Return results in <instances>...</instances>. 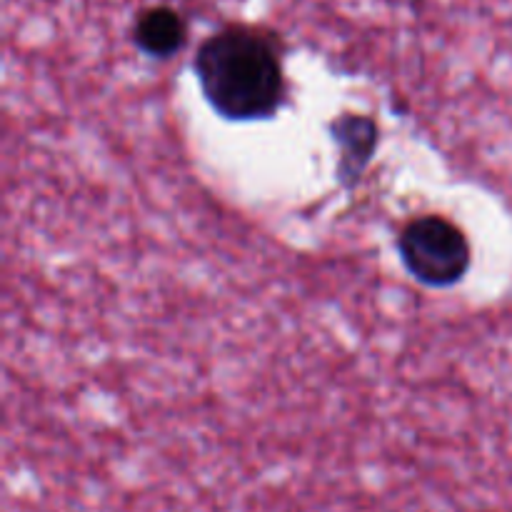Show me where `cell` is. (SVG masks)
I'll use <instances>...</instances> for the list:
<instances>
[{
    "label": "cell",
    "instance_id": "7a4b0ae2",
    "mask_svg": "<svg viewBox=\"0 0 512 512\" xmlns=\"http://www.w3.org/2000/svg\"><path fill=\"white\" fill-rule=\"evenodd\" d=\"M398 255L415 283L435 290L463 283L473 265V248L465 230L438 213L418 215L403 225Z\"/></svg>",
    "mask_w": 512,
    "mask_h": 512
},
{
    "label": "cell",
    "instance_id": "3957f363",
    "mask_svg": "<svg viewBox=\"0 0 512 512\" xmlns=\"http://www.w3.org/2000/svg\"><path fill=\"white\" fill-rule=\"evenodd\" d=\"M330 138L338 148L335 178L343 190H355L363 180L365 170L373 163L380 143L378 120L365 113H343L330 120Z\"/></svg>",
    "mask_w": 512,
    "mask_h": 512
},
{
    "label": "cell",
    "instance_id": "277c9868",
    "mask_svg": "<svg viewBox=\"0 0 512 512\" xmlns=\"http://www.w3.org/2000/svg\"><path fill=\"white\" fill-rule=\"evenodd\" d=\"M130 35L143 55L168 60L185 48L190 28L185 15L173 5H150L135 15Z\"/></svg>",
    "mask_w": 512,
    "mask_h": 512
},
{
    "label": "cell",
    "instance_id": "6da1fadb",
    "mask_svg": "<svg viewBox=\"0 0 512 512\" xmlns=\"http://www.w3.org/2000/svg\"><path fill=\"white\" fill-rule=\"evenodd\" d=\"M193 73L205 103L228 123H263L288 105L283 45L263 25L213 30L195 50Z\"/></svg>",
    "mask_w": 512,
    "mask_h": 512
}]
</instances>
